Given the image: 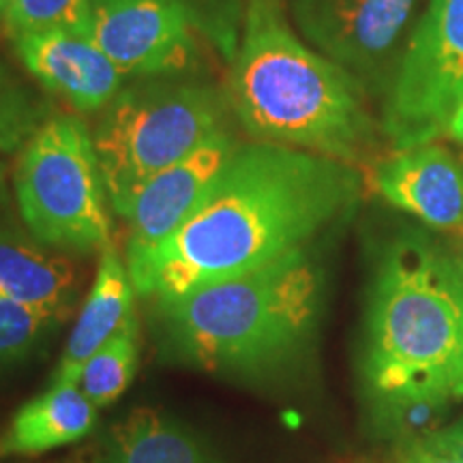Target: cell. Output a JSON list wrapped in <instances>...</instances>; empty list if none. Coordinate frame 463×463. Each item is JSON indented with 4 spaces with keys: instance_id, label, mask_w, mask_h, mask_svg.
I'll return each instance as SVG.
<instances>
[{
    "instance_id": "7402d4cb",
    "label": "cell",
    "mask_w": 463,
    "mask_h": 463,
    "mask_svg": "<svg viewBox=\"0 0 463 463\" xmlns=\"http://www.w3.org/2000/svg\"><path fill=\"white\" fill-rule=\"evenodd\" d=\"M420 442L430 444L431 449L439 450V453L455 457V459L463 461V416L459 420L450 422V425L442 427L436 433H431L430 438L420 439Z\"/></svg>"
},
{
    "instance_id": "4316f807",
    "label": "cell",
    "mask_w": 463,
    "mask_h": 463,
    "mask_svg": "<svg viewBox=\"0 0 463 463\" xmlns=\"http://www.w3.org/2000/svg\"><path fill=\"white\" fill-rule=\"evenodd\" d=\"M11 5H14V0H0V22H5V17H7Z\"/></svg>"
},
{
    "instance_id": "d4e9b609",
    "label": "cell",
    "mask_w": 463,
    "mask_h": 463,
    "mask_svg": "<svg viewBox=\"0 0 463 463\" xmlns=\"http://www.w3.org/2000/svg\"><path fill=\"white\" fill-rule=\"evenodd\" d=\"M450 392H453V397H457V399L463 397V350L459 354V361H457L453 384H450Z\"/></svg>"
},
{
    "instance_id": "30bf717a",
    "label": "cell",
    "mask_w": 463,
    "mask_h": 463,
    "mask_svg": "<svg viewBox=\"0 0 463 463\" xmlns=\"http://www.w3.org/2000/svg\"><path fill=\"white\" fill-rule=\"evenodd\" d=\"M239 146L228 129L219 131L140 191L125 215L129 223L127 260L159 247L194 217Z\"/></svg>"
},
{
    "instance_id": "7a4b0ae2",
    "label": "cell",
    "mask_w": 463,
    "mask_h": 463,
    "mask_svg": "<svg viewBox=\"0 0 463 463\" xmlns=\"http://www.w3.org/2000/svg\"><path fill=\"white\" fill-rule=\"evenodd\" d=\"M225 95L251 142L354 165L382 133L367 90L300 37L283 0H247Z\"/></svg>"
},
{
    "instance_id": "ffe728a7",
    "label": "cell",
    "mask_w": 463,
    "mask_h": 463,
    "mask_svg": "<svg viewBox=\"0 0 463 463\" xmlns=\"http://www.w3.org/2000/svg\"><path fill=\"white\" fill-rule=\"evenodd\" d=\"M42 125V108L9 69L0 65V153L24 146Z\"/></svg>"
},
{
    "instance_id": "5bb4252c",
    "label": "cell",
    "mask_w": 463,
    "mask_h": 463,
    "mask_svg": "<svg viewBox=\"0 0 463 463\" xmlns=\"http://www.w3.org/2000/svg\"><path fill=\"white\" fill-rule=\"evenodd\" d=\"M97 405L78 382L52 380L43 391L17 410L0 436L3 457H33L84 439L99 420Z\"/></svg>"
},
{
    "instance_id": "8992f818",
    "label": "cell",
    "mask_w": 463,
    "mask_h": 463,
    "mask_svg": "<svg viewBox=\"0 0 463 463\" xmlns=\"http://www.w3.org/2000/svg\"><path fill=\"white\" fill-rule=\"evenodd\" d=\"M15 195L42 245L82 253L112 245L106 184L80 116H54L33 133L17 159Z\"/></svg>"
},
{
    "instance_id": "9c48e42d",
    "label": "cell",
    "mask_w": 463,
    "mask_h": 463,
    "mask_svg": "<svg viewBox=\"0 0 463 463\" xmlns=\"http://www.w3.org/2000/svg\"><path fill=\"white\" fill-rule=\"evenodd\" d=\"M195 0H90L95 43L131 78L184 75L200 61Z\"/></svg>"
},
{
    "instance_id": "d6986e66",
    "label": "cell",
    "mask_w": 463,
    "mask_h": 463,
    "mask_svg": "<svg viewBox=\"0 0 463 463\" xmlns=\"http://www.w3.org/2000/svg\"><path fill=\"white\" fill-rule=\"evenodd\" d=\"M5 31L11 39L50 31H90V0H14Z\"/></svg>"
},
{
    "instance_id": "7c38bea8",
    "label": "cell",
    "mask_w": 463,
    "mask_h": 463,
    "mask_svg": "<svg viewBox=\"0 0 463 463\" xmlns=\"http://www.w3.org/2000/svg\"><path fill=\"white\" fill-rule=\"evenodd\" d=\"M22 65L78 112H101L127 75L89 33L50 31L14 39Z\"/></svg>"
},
{
    "instance_id": "ba28073f",
    "label": "cell",
    "mask_w": 463,
    "mask_h": 463,
    "mask_svg": "<svg viewBox=\"0 0 463 463\" xmlns=\"http://www.w3.org/2000/svg\"><path fill=\"white\" fill-rule=\"evenodd\" d=\"M311 48L384 101L427 0H283Z\"/></svg>"
},
{
    "instance_id": "83f0119b",
    "label": "cell",
    "mask_w": 463,
    "mask_h": 463,
    "mask_svg": "<svg viewBox=\"0 0 463 463\" xmlns=\"http://www.w3.org/2000/svg\"><path fill=\"white\" fill-rule=\"evenodd\" d=\"M0 298H3V292H0Z\"/></svg>"
},
{
    "instance_id": "2e32d148",
    "label": "cell",
    "mask_w": 463,
    "mask_h": 463,
    "mask_svg": "<svg viewBox=\"0 0 463 463\" xmlns=\"http://www.w3.org/2000/svg\"><path fill=\"white\" fill-rule=\"evenodd\" d=\"M103 463H217L211 444L170 414L137 408L109 427Z\"/></svg>"
},
{
    "instance_id": "8fae6325",
    "label": "cell",
    "mask_w": 463,
    "mask_h": 463,
    "mask_svg": "<svg viewBox=\"0 0 463 463\" xmlns=\"http://www.w3.org/2000/svg\"><path fill=\"white\" fill-rule=\"evenodd\" d=\"M373 187L433 230L457 234L463 228V159L442 144L395 148L373 167Z\"/></svg>"
},
{
    "instance_id": "ac0fdd59",
    "label": "cell",
    "mask_w": 463,
    "mask_h": 463,
    "mask_svg": "<svg viewBox=\"0 0 463 463\" xmlns=\"http://www.w3.org/2000/svg\"><path fill=\"white\" fill-rule=\"evenodd\" d=\"M453 395L449 392H403L372 397L375 430L397 442L410 444L442 430Z\"/></svg>"
},
{
    "instance_id": "277c9868",
    "label": "cell",
    "mask_w": 463,
    "mask_h": 463,
    "mask_svg": "<svg viewBox=\"0 0 463 463\" xmlns=\"http://www.w3.org/2000/svg\"><path fill=\"white\" fill-rule=\"evenodd\" d=\"M463 350V264L455 251L405 232L375 264L363 375L369 397L450 392Z\"/></svg>"
},
{
    "instance_id": "6da1fadb",
    "label": "cell",
    "mask_w": 463,
    "mask_h": 463,
    "mask_svg": "<svg viewBox=\"0 0 463 463\" xmlns=\"http://www.w3.org/2000/svg\"><path fill=\"white\" fill-rule=\"evenodd\" d=\"M356 167L281 144L236 148L194 217L165 242L127 260L137 297L155 303L307 249L354 208Z\"/></svg>"
},
{
    "instance_id": "603a6c76",
    "label": "cell",
    "mask_w": 463,
    "mask_h": 463,
    "mask_svg": "<svg viewBox=\"0 0 463 463\" xmlns=\"http://www.w3.org/2000/svg\"><path fill=\"white\" fill-rule=\"evenodd\" d=\"M397 463H463L455 457L439 453L425 442H410L403 444L402 453H399Z\"/></svg>"
},
{
    "instance_id": "52a82bcc",
    "label": "cell",
    "mask_w": 463,
    "mask_h": 463,
    "mask_svg": "<svg viewBox=\"0 0 463 463\" xmlns=\"http://www.w3.org/2000/svg\"><path fill=\"white\" fill-rule=\"evenodd\" d=\"M463 101V0H427L382 108V136L410 148L444 136Z\"/></svg>"
},
{
    "instance_id": "9a60e30c",
    "label": "cell",
    "mask_w": 463,
    "mask_h": 463,
    "mask_svg": "<svg viewBox=\"0 0 463 463\" xmlns=\"http://www.w3.org/2000/svg\"><path fill=\"white\" fill-rule=\"evenodd\" d=\"M0 292L56 326L71 316L78 281L65 258L50 256L37 242L0 230Z\"/></svg>"
},
{
    "instance_id": "5b68a950",
    "label": "cell",
    "mask_w": 463,
    "mask_h": 463,
    "mask_svg": "<svg viewBox=\"0 0 463 463\" xmlns=\"http://www.w3.org/2000/svg\"><path fill=\"white\" fill-rule=\"evenodd\" d=\"M101 109L92 131L109 206L125 217L157 174L228 129L230 101L213 84L183 75L136 78Z\"/></svg>"
},
{
    "instance_id": "3957f363",
    "label": "cell",
    "mask_w": 463,
    "mask_h": 463,
    "mask_svg": "<svg viewBox=\"0 0 463 463\" xmlns=\"http://www.w3.org/2000/svg\"><path fill=\"white\" fill-rule=\"evenodd\" d=\"M324 275L309 247L155 303L164 356L236 382H266L303 361L320 326Z\"/></svg>"
},
{
    "instance_id": "484cf974",
    "label": "cell",
    "mask_w": 463,
    "mask_h": 463,
    "mask_svg": "<svg viewBox=\"0 0 463 463\" xmlns=\"http://www.w3.org/2000/svg\"><path fill=\"white\" fill-rule=\"evenodd\" d=\"M457 249H455V256L459 258V262L463 264V228L457 232Z\"/></svg>"
},
{
    "instance_id": "cb8c5ba5",
    "label": "cell",
    "mask_w": 463,
    "mask_h": 463,
    "mask_svg": "<svg viewBox=\"0 0 463 463\" xmlns=\"http://www.w3.org/2000/svg\"><path fill=\"white\" fill-rule=\"evenodd\" d=\"M444 133H447L450 140L459 144V146H463V101H461V106L455 109L453 116H450L447 131Z\"/></svg>"
},
{
    "instance_id": "e0dca14e",
    "label": "cell",
    "mask_w": 463,
    "mask_h": 463,
    "mask_svg": "<svg viewBox=\"0 0 463 463\" xmlns=\"http://www.w3.org/2000/svg\"><path fill=\"white\" fill-rule=\"evenodd\" d=\"M140 364V328L137 320L127 324L101 350L84 363L78 386L97 408L112 405L129 389Z\"/></svg>"
},
{
    "instance_id": "44dd1931",
    "label": "cell",
    "mask_w": 463,
    "mask_h": 463,
    "mask_svg": "<svg viewBox=\"0 0 463 463\" xmlns=\"http://www.w3.org/2000/svg\"><path fill=\"white\" fill-rule=\"evenodd\" d=\"M54 324L7 297L0 298V369L24 361Z\"/></svg>"
},
{
    "instance_id": "4fadbf2b",
    "label": "cell",
    "mask_w": 463,
    "mask_h": 463,
    "mask_svg": "<svg viewBox=\"0 0 463 463\" xmlns=\"http://www.w3.org/2000/svg\"><path fill=\"white\" fill-rule=\"evenodd\" d=\"M136 286L129 269L114 245L101 249L99 269L86 297L78 322L67 339L52 380H73L82 372L84 363L101 350L127 324L136 322Z\"/></svg>"
}]
</instances>
